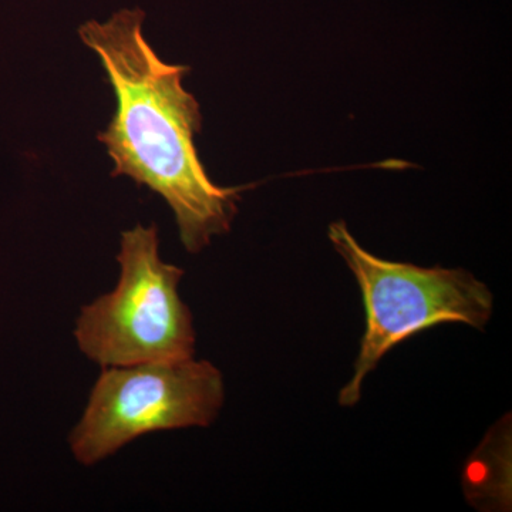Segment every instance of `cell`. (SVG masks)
Returning <instances> with one entry per match:
<instances>
[{"label":"cell","instance_id":"obj_1","mask_svg":"<svg viewBox=\"0 0 512 512\" xmlns=\"http://www.w3.org/2000/svg\"><path fill=\"white\" fill-rule=\"evenodd\" d=\"M140 9H123L106 22L80 26L84 45L99 56L116 94L113 119L99 141L126 175L163 197L175 215L181 242L197 254L227 234L245 187H221L205 171L195 136L200 103L184 89L190 67L164 62L143 35Z\"/></svg>","mask_w":512,"mask_h":512},{"label":"cell","instance_id":"obj_2","mask_svg":"<svg viewBox=\"0 0 512 512\" xmlns=\"http://www.w3.org/2000/svg\"><path fill=\"white\" fill-rule=\"evenodd\" d=\"M329 239L355 275L366 311L355 375L340 390V406H355L365 377L389 350L441 323H464L483 330L493 315V295L464 269L421 268L370 254L345 222H333Z\"/></svg>","mask_w":512,"mask_h":512},{"label":"cell","instance_id":"obj_3","mask_svg":"<svg viewBox=\"0 0 512 512\" xmlns=\"http://www.w3.org/2000/svg\"><path fill=\"white\" fill-rule=\"evenodd\" d=\"M117 261L119 284L77 319L79 349L101 367L194 357L192 315L178 292L184 271L161 259L156 225L124 231Z\"/></svg>","mask_w":512,"mask_h":512},{"label":"cell","instance_id":"obj_4","mask_svg":"<svg viewBox=\"0 0 512 512\" xmlns=\"http://www.w3.org/2000/svg\"><path fill=\"white\" fill-rule=\"evenodd\" d=\"M224 399L221 372L207 360L103 367L70 448L94 466L144 434L210 426Z\"/></svg>","mask_w":512,"mask_h":512}]
</instances>
